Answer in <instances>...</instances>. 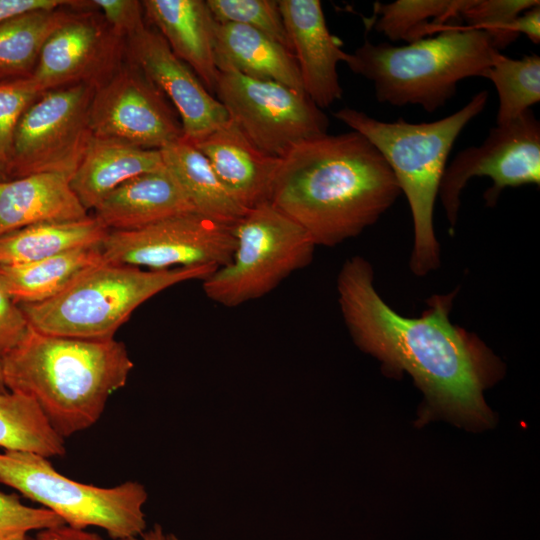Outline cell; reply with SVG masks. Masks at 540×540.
<instances>
[{
	"label": "cell",
	"instance_id": "obj_1",
	"mask_svg": "<svg viewBox=\"0 0 540 540\" xmlns=\"http://www.w3.org/2000/svg\"><path fill=\"white\" fill-rule=\"evenodd\" d=\"M373 277L371 264L358 255L337 277L340 310L355 344L391 374L411 375L431 411L465 425H488L483 392L501 366L479 338L451 322L455 292L434 295L420 316L407 317L381 298Z\"/></svg>",
	"mask_w": 540,
	"mask_h": 540
},
{
	"label": "cell",
	"instance_id": "obj_2",
	"mask_svg": "<svg viewBox=\"0 0 540 540\" xmlns=\"http://www.w3.org/2000/svg\"><path fill=\"white\" fill-rule=\"evenodd\" d=\"M401 190L388 163L349 131L304 142L281 159L270 202L315 246H336L373 225Z\"/></svg>",
	"mask_w": 540,
	"mask_h": 540
},
{
	"label": "cell",
	"instance_id": "obj_3",
	"mask_svg": "<svg viewBox=\"0 0 540 540\" xmlns=\"http://www.w3.org/2000/svg\"><path fill=\"white\" fill-rule=\"evenodd\" d=\"M0 362L6 389L34 401L63 439L100 419L134 367L126 346L115 338L52 335L32 326Z\"/></svg>",
	"mask_w": 540,
	"mask_h": 540
},
{
	"label": "cell",
	"instance_id": "obj_4",
	"mask_svg": "<svg viewBox=\"0 0 540 540\" xmlns=\"http://www.w3.org/2000/svg\"><path fill=\"white\" fill-rule=\"evenodd\" d=\"M488 101L486 90L476 93L461 109L432 122L410 123L375 119L344 107L335 118L368 139L382 154L408 201L413 220L410 269L425 276L440 266V245L434 230V207L448 156L464 127Z\"/></svg>",
	"mask_w": 540,
	"mask_h": 540
},
{
	"label": "cell",
	"instance_id": "obj_5",
	"mask_svg": "<svg viewBox=\"0 0 540 540\" xmlns=\"http://www.w3.org/2000/svg\"><path fill=\"white\" fill-rule=\"evenodd\" d=\"M500 55L485 31L449 25L406 45L366 39L345 63L372 83L379 102L431 113L445 106L461 80L484 77Z\"/></svg>",
	"mask_w": 540,
	"mask_h": 540
},
{
	"label": "cell",
	"instance_id": "obj_6",
	"mask_svg": "<svg viewBox=\"0 0 540 540\" xmlns=\"http://www.w3.org/2000/svg\"><path fill=\"white\" fill-rule=\"evenodd\" d=\"M217 268L149 270L104 261L55 297L18 304L38 331L83 339H110L132 312L176 284L206 279Z\"/></svg>",
	"mask_w": 540,
	"mask_h": 540
},
{
	"label": "cell",
	"instance_id": "obj_7",
	"mask_svg": "<svg viewBox=\"0 0 540 540\" xmlns=\"http://www.w3.org/2000/svg\"><path fill=\"white\" fill-rule=\"evenodd\" d=\"M0 483L40 503L73 528L99 527L114 540L146 531L143 507L148 494L137 481L113 487L80 483L59 473L47 457L5 450L0 453Z\"/></svg>",
	"mask_w": 540,
	"mask_h": 540
},
{
	"label": "cell",
	"instance_id": "obj_8",
	"mask_svg": "<svg viewBox=\"0 0 540 540\" xmlns=\"http://www.w3.org/2000/svg\"><path fill=\"white\" fill-rule=\"evenodd\" d=\"M231 231V260L202 281L205 295L219 305L261 298L313 259L316 246L306 231L271 202L248 210Z\"/></svg>",
	"mask_w": 540,
	"mask_h": 540
},
{
	"label": "cell",
	"instance_id": "obj_9",
	"mask_svg": "<svg viewBox=\"0 0 540 540\" xmlns=\"http://www.w3.org/2000/svg\"><path fill=\"white\" fill-rule=\"evenodd\" d=\"M215 94L248 139L282 159L296 146L327 134L329 119L305 93L274 81L220 72Z\"/></svg>",
	"mask_w": 540,
	"mask_h": 540
},
{
	"label": "cell",
	"instance_id": "obj_10",
	"mask_svg": "<svg viewBox=\"0 0 540 540\" xmlns=\"http://www.w3.org/2000/svg\"><path fill=\"white\" fill-rule=\"evenodd\" d=\"M94 91L87 84L51 90L24 112L14 133L8 180L44 172L72 176L92 137Z\"/></svg>",
	"mask_w": 540,
	"mask_h": 540
},
{
	"label": "cell",
	"instance_id": "obj_11",
	"mask_svg": "<svg viewBox=\"0 0 540 540\" xmlns=\"http://www.w3.org/2000/svg\"><path fill=\"white\" fill-rule=\"evenodd\" d=\"M475 176L492 180L483 196L489 207L508 187L539 186L540 123L531 109L491 128L482 144L463 149L446 166L438 197L451 229L457 223L461 192Z\"/></svg>",
	"mask_w": 540,
	"mask_h": 540
},
{
	"label": "cell",
	"instance_id": "obj_12",
	"mask_svg": "<svg viewBox=\"0 0 540 540\" xmlns=\"http://www.w3.org/2000/svg\"><path fill=\"white\" fill-rule=\"evenodd\" d=\"M236 241L230 226L196 212L171 216L142 228L109 230L101 243L104 260L149 270L227 264Z\"/></svg>",
	"mask_w": 540,
	"mask_h": 540
},
{
	"label": "cell",
	"instance_id": "obj_13",
	"mask_svg": "<svg viewBox=\"0 0 540 540\" xmlns=\"http://www.w3.org/2000/svg\"><path fill=\"white\" fill-rule=\"evenodd\" d=\"M93 136L160 150L184 138L181 121L163 92L125 57L94 91L89 114Z\"/></svg>",
	"mask_w": 540,
	"mask_h": 540
},
{
	"label": "cell",
	"instance_id": "obj_14",
	"mask_svg": "<svg viewBox=\"0 0 540 540\" xmlns=\"http://www.w3.org/2000/svg\"><path fill=\"white\" fill-rule=\"evenodd\" d=\"M87 6L85 1L43 45L30 77L41 94L77 84L96 89L125 60V40L98 10H84Z\"/></svg>",
	"mask_w": 540,
	"mask_h": 540
},
{
	"label": "cell",
	"instance_id": "obj_15",
	"mask_svg": "<svg viewBox=\"0 0 540 540\" xmlns=\"http://www.w3.org/2000/svg\"><path fill=\"white\" fill-rule=\"evenodd\" d=\"M125 57L136 64L174 104L186 140L194 142L229 120L222 103L172 52L157 30L145 26L128 37L125 40Z\"/></svg>",
	"mask_w": 540,
	"mask_h": 540
},
{
	"label": "cell",
	"instance_id": "obj_16",
	"mask_svg": "<svg viewBox=\"0 0 540 540\" xmlns=\"http://www.w3.org/2000/svg\"><path fill=\"white\" fill-rule=\"evenodd\" d=\"M307 96L320 108L341 99L337 67L348 53L331 34L319 0H278Z\"/></svg>",
	"mask_w": 540,
	"mask_h": 540
},
{
	"label": "cell",
	"instance_id": "obj_17",
	"mask_svg": "<svg viewBox=\"0 0 540 540\" xmlns=\"http://www.w3.org/2000/svg\"><path fill=\"white\" fill-rule=\"evenodd\" d=\"M191 143L244 208L270 202L281 159L257 148L232 119Z\"/></svg>",
	"mask_w": 540,
	"mask_h": 540
},
{
	"label": "cell",
	"instance_id": "obj_18",
	"mask_svg": "<svg viewBox=\"0 0 540 540\" xmlns=\"http://www.w3.org/2000/svg\"><path fill=\"white\" fill-rule=\"evenodd\" d=\"M144 16L163 36L172 52L215 93L220 72L215 63L217 21L204 0H144Z\"/></svg>",
	"mask_w": 540,
	"mask_h": 540
},
{
	"label": "cell",
	"instance_id": "obj_19",
	"mask_svg": "<svg viewBox=\"0 0 540 540\" xmlns=\"http://www.w3.org/2000/svg\"><path fill=\"white\" fill-rule=\"evenodd\" d=\"M70 179L64 173L44 172L0 181V236L32 225L88 217Z\"/></svg>",
	"mask_w": 540,
	"mask_h": 540
},
{
	"label": "cell",
	"instance_id": "obj_20",
	"mask_svg": "<svg viewBox=\"0 0 540 540\" xmlns=\"http://www.w3.org/2000/svg\"><path fill=\"white\" fill-rule=\"evenodd\" d=\"M93 211L108 230L127 231L194 209L173 174L163 165L124 182Z\"/></svg>",
	"mask_w": 540,
	"mask_h": 540
},
{
	"label": "cell",
	"instance_id": "obj_21",
	"mask_svg": "<svg viewBox=\"0 0 540 540\" xmlns=\"http://www.w3.org/2000/svg\"><path fill=\"white\" fill-rule=\"evenodd\" d=\"M163 165L160 150L92 135L70 183L89 211L124 182Z\"/></svg>",
	"mask_w": 540,
	"mask_h": 540
},
{
	"label": "cell",
	"instance_id": "obj_22",
	"mask_svg": "<svg viewBox=\"0 0 540 540\" xmlns=\"http://www.w3.org/2000/svg\"><path fill=\"white\" fill-rule=\"evenodd\" d=\"M214 57L219 72L274 81L305 93L294 54L248 26L217 22Z\"/></svg>",
	"mask_w": 540,
	"mask_h": 540
},
{
	"label": "cell",
	"instance_id": "obj_23",
	"mask_svg": "<svg viewBox=\"0 0 540 540\" xmlns=\"http://www.w3.org/2000/svg\"><path fill=\"white\" fill-rule=\"evenodd\" d=\"M160 152L164 165L181 186L194 212L230 227L246 214L248 209L232 197L193 143L182 138Z\"/></svg>",
	"mask_w": 540,
	"mask_h": 540
},
{
	"label": "cell",
	"instance_id": "obj_24",
	"mask_svg": "<svg viewBox=\"0 0 540 540\" xmlns=\"http://www.w3.org/2000/svg\"><path fill=\"white\" fill-rule=\"evenodd\" d=\"M104 261L98 244L33 262L0 264V283L17 304L43 302Z\"/></svg>",
	"mask_w": 540,
	"mask_h": 540
},
{
	"label": "cell",
	"instance_id": "obj_25",
	"mask_svg": "<svg viewBox=\"0 0 540 540\" xmlns=\"http://www.w3.org/2000/svg\"><path fill=\"white\" fill-rule=\"evenodd\" d=\"M84 3L34 10L2 22L0 83L31 77L47 39Z\"/></svg>",
	"mask_w": 540,
	"mask_h": 540
},
{
	"label": "cell",
	"instance_id": "obj_26",
	"mask_svg": "<svg viewBox=\"0 0 540 540\" xmlns=\"http://www.w3.org/2000/svg\"><path fill=\"white\" fill-rule=\"evenodd\" d=\"M108 229L94 215L28 226L0 236V264L28 263L101 244Z\"/></svg>",
	"mask_w": 540,
	"mask_h": 540
},
{
	"label": "cell",
	"instance_id": "obj_27",
	"mask_svg": "<svg viewBox=\"0 0 540 540\" xmlns=\"http://www.w3.org/2000/svg\"><path fill=\"white\" fill-rule=\"evenodd\" d=\"M466 0H398L374 3L367 28L384 34L390 41L406 43L432 36L455 25ZM458 25V24H457Z\"/></svg>",
	"mask_w": 540,
	"mask_h": 540
},
{
	"label": "cell",
	"instance_id": "obj_28",
	"mask_svg": "<svg viewBox=\"0 0 540 540\" xmlns=\"http://www.w3.org/2000/svg\"><path fill=\"white\" fill-rule=\"evenodd\" d=\"M0 447L47 458L66 452L64 439L50 426L36 403L11 391L0 392Z\"/></svg>",
	"mask_w": 540,
	"mask_h": 540
},
{
	"label": "cell",
	"instance_id": "obj_29",
	"mask_svg": "<svg viewBox=\"0 0 540 540\" xmlns=\"http://www.w3.org/2000/svg\"><path fill=\"white\" fill-rule=\"evenodd\" d=\"M484 78L498 93L496 125L513 121L540 101V57L536 54L515 59L501 53Z\"/></svg>",
	"mask_w": 540,
	"mask_h": 540
},
{
	"label": "cell",
	"instance_id": "obj_30",
	"mask_svg": "<svg viewBox=\"0 0 540 540\" xmlns=\"http://www.w3.org/2000/svg\"><path fill=\"white\" fill-rule=\"evenodd\" d=\"M206 3L217 22L248 26L292 52L277 0H206Z\"/></svg>",
	"mask_w": 540,
	"mask_h": 540
},
{
	"label": "cell",
	"instance_id": "obj_31",
	"mask_svg": "<svg viewBox=\"0 0 540 540\" xmlns=\"http://www.w3.org/2000/svg\"><path fill=\"white\" fill-rule=\"evenodd\" d=\"M538 4L537 0H466L460 20L464 26L485 31L500 51L517 38L508 30L512 20Z\"/></svg>",
	"mask_w": 540,
	"mask_h": 540
},
{
	"label": "cell",
	"instance_id": "obj_32",
	"mask_svg": "<svg viewBox=\"0 0 540 540\" xmlns=\"http://www.w3.org/2000/svg\"><path fill=\"white\" fill-rule=\"evenodd\" d=\"M41 95L30 77L0 83V157L7 166L18 122Z\"/></svg>",
	"mask_w": 540,
	"mask_h": 540
},
{
	"label": "cell",
	"instance_id": "obj_33",
	"mask_svg": "<svg viewBox=\"0 0 540 540\" xmlns=\"http://www.w3.org/2000/svg\"><path fill=\"white\" fill-rule=\"evenodd\" d=\"M64 524L52 511L27 506L17 495L0 491V540Z\"/></svg>",
	"mask_w": 540,
	"mask_h": 540
},
{
	"label": "cell",
	"instance_id": "obj_34",
	"mask_svg": "<svg viewBox=\"0 0 540 540\" xmlns=\"http://www.w3.org/2000/svg\"><path fill=\"white\" fill-rule=\"evenodd\" d=\"M90 2L102 14L112 30L124 40L146 26L141 1L93 0Z\"/></svg>",
	"mask_w": 540,
	"mask_h": 540
},
{
	"label": "cell",
	"instance_id": "obj_35",
	"mask_svg": "<svg viewBox=\"0 0 540 540\" xmlns=\"http://www.w3.org/2000/svg\"><path fill=\"white\" fill-rule=\"evenodd\" d=\"M30 326L20 306L0 283V359L23 340Z\"/></svg>",
	"mask_w": 540,
	"mask_h": 540
},
{
	"label": "cell",
	"instance_id": "obj_36",
	"mask_svg": "<svg viewBox=\"0 0 540 540\" xmlns=\"http://www.w3.org/2000/svg\"><path fill=\"white\" fill-rule=\"evenodd\" d=\"M76 3L70 0H0V24L30 11L55 9Z\"/></svg>",
	"mask_w": 540,
	"mask_h": 540
},
{
	"label": "cell",
	"instance_id": "obj_37",
	"mask_svg": "<svg viewBox=\"0 0 540 540\" xmlns=\"http://www.w3.org/2000/svg\"><path fill=\"white\" fill-rule=\"evenodd\" d=\"M511 34L525 35L532 43H540V4L521 12L508 26Z\"/></svg>",
	"mask_w": 540,
	"mask_h": 540
},
{
	"label": "cell",
	"instance_id": "obj_38",
	"mask_svg": "<svg viewBox=\"0 0 540 540\" xmlns=\"http://www.w3.org/2000/svg\"><path fill=\"white\" fill-rule=\"evenodd\" d=\"M39 540H105L97 533L70 527L66 524L39 531Z\"/></svg>",
	"mask_w": 540,
	"mask_h": 540
},
{
	"label": "cell",
	"instance_id": "obj_39",
	"mask_svg": "<svg viewBox=\"0 0 540 540\" xmlns=\"http://www.w3.org/2000/svg\"><path fill=\"white\" fill-rule=\"evenodd\" d=\"M125 540H179L174 534H166L163 528L155 524L150 530L144 531L140 536Z\"/></svg>",
	"mask_w": 540,
	"mask_h": 540
},
{
	"label": "cell",
	"instance_id": "obj_40",
	"mask_svg": "<svg viewBox=\"0 0 540 540\" xmlns=\"http://www.w3.org/2000/svg\"><path fill=\"white\" fill-rule=\"evenodd\" d=\"M5 180H8V177H7V164L0 157V181H5Z\"/></svg>",
	"mask_w": 540,
	"mask_h": 540
},
{
	"label": "cell",
	"instance_id": "obj_41",
	"mask_svg": "<svg viewBox=\"0 0 540 540\" xmlns=\"http://www.w3.org/2000/svg\"><path fill=\"white\" fill-rule=\"evenodd\" d=\"M5 540H34V539L30 538L28 534H23V535L13 536Z\"/></svg>",
	"mask_w": 540,
	"mask_h": 540
},
{
	"label": "cell",
	"instance_id": "obj_42",
	"mask_svg": "<svg viewBox=\"0 0 540 540\" xmlns=\"http://www.w3.org/2000/svg\"><path fill=\"white\" fill-rule=\"evenodd\" d=\"M8 390L5 387L3 375H2V368H1V362H0V392H7Z\"/></svg>",
	"mask_w": 540,
	"mask_h": 540
},
{
	"label": "cell",
	"instance_id": "obj_43",
	"mask_svg": "<svg viewBox=\"0 0 540 540\" xmlns=\"http://www.w3.org/2000/svg\"><path fill=\"white\" fill-rule=\"evenodd\" d=\"M34 540H39V539L35 538Z\"/></svg>",
	"mask_w": 540,
	"mask_h": 540
}]
</instances>
